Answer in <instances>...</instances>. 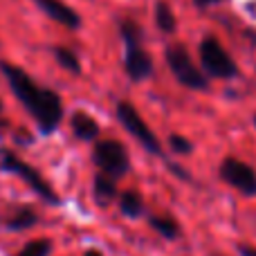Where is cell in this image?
I'll return each instance as SVG.
<instances>
[{
  "mask_svg": "<svg viewBox=\"0 0 256 256\" xmlns=\"http://www.w3.org/2000/svg\"><path fill=\"white\" fill-rule=\"evenodd\" d=\"M0 72H2V76L7 79L14 97L34 117L40 135H52V132L61 126V120H63L61 97L50 88H40L22 68L14 66V63L0 61Z\"/></svg>",
  "mask_w": 256,
  "mask_h": 256,
  "instance_id": "1",
  "label": "cell"
},
{
  "mask_svg": "<svg viewBox=\"0 0 256 256\" xmlns=\"http://www.w3.org/2000/svg\"><path fill=\"white\" fill-rule=\"evenodd\" d=\"M0 173H12V176L20 178V180L25 182L45 204H50V207H58V204H61V198H58V194L52 189V184H50L32 164H27L25 160L18 158L14 150L0 148Z\"/></svg>",
  "mask_w": 256,
  "mask_h": 256,
  "instance_id": "2",
  "label": "cell"
},
{
  "mask_svg": "<svg viewBox=\"0 0 256 256\" xmlns=\"http://www.w3.org/2000/svg\"><path fill=\"white\" fill-rule=\"evenodd\" d=\"M120 34L126 45V74L130 81H144L153 74V58L142 43V27L132 20L120 22Z\"/></svg>",
  "mask_w": 256,
  "mask_h": 256,
  "instance_id": "3",
  "label": "cell"
},
{
  "mask_svg": "<svg viewBox=\"0 0 256 256\" xmlns=\"http://www.w3.org/2000/svg\"><path fill=\"white\" fill-rule=\"evenodd\" d=\"M92 162L99 168V173L112 178V180H120L130 171V158H128V150L122 142L117 140H104L97 142L92 148Z\"/></svg>",
  "mask_w": 256,
  "mask_h": 256,
  "instance_id": "4",
  "label": "cell"
},
{
  "mask_svg": "<svg viewBox=\"0 0 256 256\" xmlns=\"http://www.w3.org/2000/svg\"><path fill=\"white\" fill-rule=\"evenodd\" d=\"M164 58H166V66H168V70L173 72V76H176L184 88H189V90H207L209 88L207 76L194 66L189 52H186L182 45H168V48L164 50Z\"/></svg>",
  "mask_w": 256,
  "mask_h": 256,
  "instance_id": "5",
  "label": "cell"
},
{
  "mask_svg": "<svg viewBox=\"0 0 256 256\" xmlns=\"http://www.w3.org/2000/svg\"><path fill=\"white\" fill-rule=\"evenodd\" d=\"M200 63H202V70L214 79H234V76H238V68H236L234 58L214 36H204L200 40Z\"/></svg>",
  "mask_w": 256,
  "mask_h": 256,
  "instance_id": "6",
  "label": "cell"
},
{
  "mask_svg": "<svg viewBox=\"0 0 256 256\" xmlns=\"http://www.w3.org/2000/svg\"><path fill=\"white\" fill-rule=\"evenodd\" d=\"M117 112V120H120V124L126 128L128 132H130L132 137H135L137 142H140L142 146H144L146 150H148L150 155H158V158H164V150H162V144H160V140L155 137V132L150 130L148 126H146V122L142 120V115L135 110V106H130L128 102H120L115 108Z\"/></svg>",
  "mask_w": 256,
  "mask_h": 256,
  "instance_id": "7",
  "label": "cell"
},
{
  "mask_svg": "<svg viewBox=\"0 0 256 256\" xmlns=\"http://www.w3.org/2000/svg\"><path fill=\"white\" fill-rule=\"evenodd\" d=\"M218 176H220V180L225 184H230L238 194L248 196V198H254L256 196V171L248 162H243V160L225 158L220 162Z\"/></svg>",
  "mask_w": 256,
  "mask_h": 256,
  "instance_id": "8",
  "label": "cell"
},
{
  "mask_svg": "<svg viewBox=\"0 0 256 256\" xmlns=\"http://www.w3.org/2000/svg\"><path fill=\"white\" fill-rule=\"evenodd\" d=\"M34 2L45 16L56 20L58 25L68 27V30H79L81 27V16L63 0H34Z\"/></svg>",
  "mask_w": 256,
  "mask_h": 256,
  "instance_id": "9",
  "label": "cell"
},
{
  "mask_svg": "<svg viewBox=\"0 0 256 256\" xmlns=\"http://www.w3.org/2000/svg\"><path fill=\"white\" fill-rule=\"evenodd\" d=\"M40 222V216L34 207L30 204H20L16 207L7 218H2V227L7 232H27Z\"/></svg>",
  "mask_w": 256,
  "mask_h": 256,
  "instance_id": "10",
  "label": "cell"
},
{
  "mask_svg": "<svg viewBox=\"0 0 256 256\" xmlns=\"http://www.w3.org/2000/svg\"><path fill=\"white\" fill-rule=\"evenodd\" d=\"M117 196H120V191H117V180H112V178L97 171V176L92 178L94 204H97V207H108V204H112L117 200Z\"/></svg>",
  "mask_w": 256,
  "mask_h": 256,
  "instance_id": "11",
  "label": "cell"
},
{
  "mask_svg": "<svg viewBox=\"0 0 256 256\" xmlns=\"http://www.w3.org/2000/svg\"><path fill=\"white\" fill-rule=\"evenodd\" d=\"M117 207H120L122 216L128 218V220H140V218L146 214L144 198H142V194L135 189H128L124 194L117 196Z\"/></svg>",
  "mask_w": 256,
  "mask_h": 256,
  "instance_id": "12",
  "label": "cell"
},
{
  "mask_svg": "<svg viewBox=\"0 0 256 256\" xmlns=\"http://www.w3.org/2000/svg\"><path fill=\"white\" fill-rule=\"evenodd\" d=\"M72 132L79 142H94L99 137V124L84 110H76L70 120Z\"/></svg>",
  "mask_w": 256,
  "mask_h": 256,
  "instance_id": "13",
  "label": "cell"
},
{
  "mask_svg": "<svg viewBox=\"0 0 256 256\" xmlns=\"http://www.w3.org/2000/svg\"><path fill=\"white\" fill-rule=\"evenodd\" d=\"M148 227L158 236H162L164 240H178L182 236L180 222H178L173 216H160V214H153V216H148Z\"/></svg>",
  "mask_w": 256,
  "mask_h": 256,
  "instance_id": "14",
  "label": "cell"
},
{
  "mask_svg": "<svg viewBox=\"0 0 256 256\" xmlns=\"http://www.w3.org/2000/svg\"><path fill=\"white\" fill-rule=\"evenodd\" d=\"M54 240L52 238H32L12 256H52Z\"/></svg>",
  "mask_w": 256,
  "mask_h": 256,
  "instance_id": "15",
  "label": "cell"
},
{
  "mask_svg": "<svg viewBox=\"0 0 256 256\" xmlns=\"http://www.w3.org/2000/svg\"><path fill=\"white\" fill-rule=\"evenodd\" d=\"M52 52H54L56 63L63 68V70H68L70 74H81V61L74 52H70L68 48H54Z\"/></svg>",
  "mask_w": 256,
  "mask_h": 256,
  "instance_id": "16",
  "label": "cell"
},
{
  "mask_svg": "<svg viewBox=\"0 0 256 256\" xmlns=\"http://www.w3.org/2000/svg\"><path fill=\"white\" fill-rule=\"evenodd\" d=\"M155 22H158V27L164 34H173V32H176V16H173L171 7H168L164 0H160V2L155 4Z\"/></svg>",
  "mask_w": 256,
  "mask_h": 256,
  "instance_id": "17",
  "label": "cell"
},
{
  "mask_svg": "<svg viewBox=\"0 0 256 256\" xmlns=\"http://www.w3.org/2000/svg\"><path fill=\"white\" fill-rule=\"evenodd\" d=\"M168 146H171V150L176 155H191L194 153V144H191V140H186V137L178 135V132H173V135H168Z\"/></svg>",
  "mask_w": 256,
  "mask_h": 256,
  "instance_id": "18",
  "label": "cell"
},
{
  "mask_svg": "<svg viewBox=\"0 0 256 256\" xmlns=\"http://www.w3.org/2000/svg\"><path fill=\"white\" fill-rule=\"evenodd\" d=\"M166 168L178 178V180H184V182H189V180H191V173H189V171H184V168H182L180 164H176V162H166Z\"/></svg>",
  "mask_w": 256,
  "mask_h": 256,
  "instance_id": "19",
  "label": "cell"
},
{
  "mask_svg": "<svg viewBox=\"0 0 256 256\" xmlns=\"http://www.w3.org/2000/svg\"><path fill=\"white\" fill-rule=\"evenodd\" d=\"M236 252H238V256H256V248H252V245H236Z\"/></svg>",
  "mask_w": 256,
  "mask_h": 256,
  "instance_id": "20",
  "label": "cell"
},
{
  "mask_svg": "<svg viewBox=\"0 0 256 256\" xmlns=\"http://www.w3.org/2000/svg\"><path fill=\"white\" fill-rule=\"evenodd\" d=\"M81 256H106V254H104L102 250H97V248H90V250H86Z\"/></svg>",
  "mask_w": 256,
  "mask_h": 256,
  "instance_id": "21",
  "label": "cell"
},
{
  "mask_svg": "<svg viewBox=\"0 0 256 256\" xmlns=\"http://www.w3.org/2000/svg\"><path fill=\"white\" fill-rule=\"evenodd\" d=\"M196 4H200V7H209V4H216V2H220V0H194Z\"/></svg>",
  "mask_w": 256,
  "mask_h": 256,
  "instance_id": "22",
  "label": "cell"
},
{
  "mask_svg": "<svg viewBox=\"0 0 256 256\" xmlns=\"http://www.w3.org/2000/svg\"><path fill=\"white\" fill-rule=\"evenodd\" d=\"M0 112H2V99H0Z\"/></svg>",
  "mask_w": 256,
  "mask_h": 256,
  "instance_id": "23",
  "label": "cell"
},
{
  "mask_svg": "<svg viewBox=\"0 0 256 256\" xmlns=\"http://www.w3.org/2000/svg\"><path fill=\"white\" fill-rule=\"evenodd\" d=\"M254 126H256V115H254Z\"/></svg>",
  "mask_w": 256,
  "mask_h": 256,
  "instance_id": "24",
  "label": "cell"
}]
</instances>
